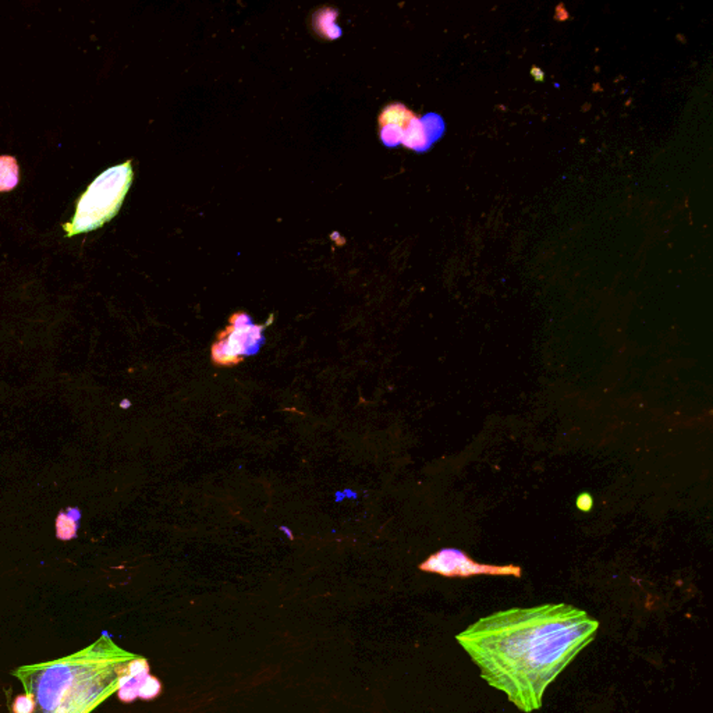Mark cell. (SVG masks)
I'll return each mask as SVG.
<instances>
[{
  "instance_id": "10",
  "label": "cell",
  "mask_w": 713,
  "mask_h": 713,
  "mask_svg": "<svg viewBox=\"0 0 713 713\" xmlns=\"http://www.w3.org/2000/svg\"><path fill=\"white\" fill-rule=\"evenodd\" d=\"M80 510L77 508H69V510L60 513L56 520L57 538L62 541L75 538L78 526H80Z\"/></svg>"
},
{
  "instance_id": "8",
  "label": "cell",
  "mask_w": 713,
  "mask_h": 713,
  "mask_svg": "<svg viewBox=\"0 0 713 713\" xmlns=\"http://www.w3.org/2000/svg\"><path fill=\"white\" fill-rule=\"evenodd\" d=\"M401 144L407 146V148L416 149V151L418 152L427 151V149L432 146L431 141L428 140V136H427V131L426 128H424V125H422L421 119H418V117L416 116L408 123L407 128H406L405 133H403Z\"/></svg>"
},
{
  "instance_id": "7",
  "label": "cell",
  "mask_w": 713,
  "mask_h": 713,
  "mask_svg": "<svg viewBox=\"0 0 713 713\" xmlns=\"http://www.w3.org/2000/svg\"><path fill=\"white\" fill-rule=\"evenodd\" d=\"M149 676V663L146 658L136 657L126 666L125 673L119 678L117 697L125 704H131L140 697L141 688Z\"/></svg>"
},
{
  "instance_id": "5",
  "label": "cell",
  "mask_w": 713,
  "mask_h": 713,
  "mask_svg": "<svg viewBox=\"0 0 713 713\" xmlns=\"http://www.w3.org/2000/svg\"><path fill=\"white\" fill-rule=\"evenodd\" d=\"M419 570L439 574L447 578H468L476 576L516 577L520 578L521 567L515 565L495 566L476 562L463 550L446 547L429 556L419 565Z\"/></svg>"
},
{
  "instance_id": "13",
  "label": "cell",
  "mask_w": 713,
  "mask_h": 713,
  "mask_svg": "<svg viewBox=\"0 0 713 713\" xmlns=\"http://www.w3.org/2000/svg\"><path fill=\"white\" fill-rule=\"evenodd\" d=\"M35 712V702L28 694L17 696L12 704V713H34Z\"/></svg>"
},
{
  "instance_id": "1",
  "label": "cell",
  "mask_w": 713,
  "mask_h": 713,
  "mask_svg": "<svg viewBox=\"0 0 713 713\" xmlns=\"http://www.w3.org/2000/svg\"><path fill=\"white\" fill-rule=\"evenodd\" d=\"M599 623L567 604L510 609L479 618L458 634L489 686L518 709L538 710L547 687L594 641Z\"/></svg>"
},
{
  "instance_id": "2",
  "label": "cell",
  "mask_w": 713,
  "mask_h": 713,
  "mask_svg": "<svg viewBox=\"0 0 713 713\" xmlns=\"http://www.w3.org/2000/svg\"><path fill=\"white\" fill-rule=\"evenodd\" d=\"M137 655L107 636L52 662L23 666L12 675L35 702L34 713H91L119 689L120 676Z\"/></svg>"
},
{
  "instance_id": "4",
  "label": "cell",
  "mask_w": 713,
  "mask_h": 713,
  "mask_svg": "<svg viewBox=\"0 0 713 713\" xmlns=\"http://www.w3.org/2000/svg\"><path fill=\"white\" fill-rule=\"evenodd\" d=\"M264 325H256L246 314H235L229 326L217 335L212 346V360L215 366L233 367L258 353L264 345Z\"/></svg>"
},
{
  "instance_id": "3",
  "label": "cell",
  "mask_w": 713,
  "mask_h": 713,
  "mask_svg": "<svg viewBox=\"0 0 713 713\" xmlns=\"http://www.w3.org/2000/svg\"><path fill=\"white\" fill-rule=\"evenodd\" d=\"M133 183L131 162L109 167L80 196L72 222L63 225L65 237L93 232L114 219Z\"/></svg>"
},
{
  "instance_id": "9",
  "label": "cell",
  "mask_w": 713,
  "mask_h": 713,
  "mask_svg": "<svg viewBox=\"0 0 713 713\" xmlns=\"http://www.w3.org/2000/svg\"><path fill=\"white\" fill-rule=\"evenodd\" d=\"M20 180V167L15 156H0V193L15 190Z\"/></svg>"
},
{
  "instance_id": "6",
  "label": "cell",
  "mask_w": 713,
  "mask_h": 713,
  "mask_svg": "<svg viewBox=\"0 0 713 713\" xmlns=\"http://www.w3.org/2000/svg\"><path fill=\"white\" fill-rule=\"evenodd\" d=\"M416 117V115L405 105L395 104L389 105L387 109L382 112L379 117V126H381V138L385 146H396L401 144L403 133L407 128L408 123Z\"/></svg>"
},
{
  "instance_id": "12",
  "label": "cell",
  "mask_w": 713,
  "mask_h": 713,
  "mask_svg": "<svg viewBox=\"0 0 713 713\" xmlns=\"http://www.w3.org/2000/svg\"><path fill=\"white\" fill-rule=\"evenodd\" d=\"M161 681H159L158 678H154V676L149 675L146 683H144L143 688H141L140 697H138V698L144 699V701H149V699H155L156 697L161 696Z\"/></svg>"
},
{
  "instance_id": "14",
  "label": "cell",
  "mask_w": 713,
  "mask_h": 713,
  "mask_svg": "<svg viewBox=\"0 0 713 713\" xmlns=\"http://www.w3.org/2000/svg\"><path fill=\"white\" fill-rule=\"evenodd\" d=\"M576 506L578 510L588 513V511H591L592 506H594V499H592L589 494H581L577 497Z\"/></svg>"
},
{
  "instance_id": "11",
  "label": "cell",
  "mask_w": 713,
  "mask_h": 713,
  "mask_svg": "<svg viewBox=\"0 0 713 713\" xmlns=\"http://www.w3.org/2000/svg\"><path fill=\"white\" fill-rule=\"evenodd\" d=\"M431 120L429 122L428 115L426 117H422L421 122L424 125V128H426L427 136H428V140L431 141V144H434L435 141L439 140L442 137L443 133H445V123L443 120L440 119L437 115L431 114Z\"/></svg>"
}]
</instances>
